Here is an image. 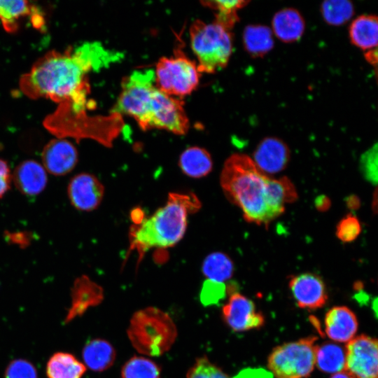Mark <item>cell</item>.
<instances>
[{"label":"cell","instance_id":"1","mask_svg":"<svg viewBox=\"0 0 378 378\" xmlns=\"http://www.w3.org/2000/svg\"><path fill=\"white\" fill-rule=\"evenodd\" d=\"M109 52L98 43L76 48L51 50L38 59L20 79L21 91L31 99L44 97L75 113L92 108L88 74L111 62Z\"/></svg>","mask_w":378,"mask_h":378},{"label":"cell","instance_id":"2","mask_svg":"<svg viewBox=\"0 0 378 378\" xmlns=\"http://www.w3.org/2000/svg\"><path fill=\"white\" fill-rule=\"evenodd\" d=\"M220 186L227 198L241 210L246 220L265 226L284 212L286 203L298 198L288 178H270L251 158L241 153L233 154L225 161Z\"/></svg>","mask_w":378,"mask_h":378},{"label":"cell","instance_id":"3","mask_svg":"<svg viewBox=\"0 0 378 378\" xmlns=\"http://www.w3.org/2000/svg\"><path fill=\"white\" fill-rule=\"evenodd\" d=\"M200 207V202L193 193H170L164 206L132 227L130 248L136 250L141 258L152 248L174 246L185 234L188 215Z\"/></svg>","mask_w":378,"mask_h":378},{"label":"cell","instance_id":"4","mask_svg":"<svg viewBox=\"0 0 378 378\" xmlns=\"http://www.w3.org/2000/svg\"><path fill=\"white\" fill-rule=\"evenodd\" d=\"M45 127L57 138L71 137L79 141L92 139L110 146L119 134L122 122L120 115L90 116L86 112L74 113L58 105L57 108L43 121Z\"/></svg>","mask_w":378,"mask_h":378},{"label":"cell","instance_id":"5","mask_svg":"<svg viewBox=\"0 0 378 378\" xmlns=\"http://www.w3.org/2000/svg\"><path fill=\"white\" fill-rule=\"evenodd\" d=\"M127 334L139 353L160 356L172 346L177 337V329L167 313L149 307L132 315Z\"/></svg>","mask_w":378,"mask_h":378},{"label":"cell","instance_id":"6","mask_svg":"<svg viewBox=\"0 0 378 378\" xmlns=\"http://www.w3.org/2000/svg\"><path fill=\"white\" fill-rule=\"evenodd\" d=\"M190 38L200 73H215L227 66L232 52L230 31L214 22L196 20L190 27Z\"/></svg>","mask_w":378,"mask_h":378},{"label":"cell","instance_id":"7","mask_svg":"<svg viewBox=\"0 0 378 378\" xmlns=\"http://www.w3.org/2000/svg\"><path fill=\"white\" fill-rule=\"evenodd\" d=\"M155 88L153 69L133 71L122 79V90L111 113L130 115L143 130H148L151 101Z\"/></svg>","mask_w":378,"mask_h":378},{"label":"cell","instance_id":"8","mask_svg":"<svg viewBox=\"0 0 378 378\" xmlns=\"http://www.w3.org/2000/svg\"><path fill=\"white\" fill-rule=\"evenodd\" d=\"M317 337L309 336L274 348L267 368L275 378H307L314 369Z\"/></svg>","mask_w":378,"mask_h":378},{"label":"cell","instance_id":"9","mask_svg":"<svg viewBox=\"0 0 378 378\" xmlns=\"http://www.w3.org/2000/svg\"><path fill=\"white\" fill-rule=\"evenodd\" d=\"M154 72L156 88L168 95L180 98L196 89L201 74L195 62L181 50H176L173 57H161Z\"/></svg>","mask_w":378,"mask_h":378},{"label":"cell","instance_id":"10","mask_svg":"<svg viewBox=\"0 0 378 378\" xmlns=\"http://www.w3.org/2000/svg\"><path fill=\"white\" fill-rule=\"evenodd\" d=\"M153 128L163 129L179 135L185 134L189 129L183 101L157 88L152 97L148 123V130Z\"/></svg>","mask_w":378,"mask_h":378},{"label":"cell","instance_id":"11","mask_svg":"<svg viewBox=\"0 0 378 378\" xmlns=\"http://www.w3.org/2000/svg\"><path fill=\"white\" fill-rule=\"evenodd\" d=\"M344 370L352 378H378V344L366 335L354 337L344 348Z\"/></svg>","mask_w":378,"mask_h":378},{"label":"cell","instance_id":"12","mask_svg":"<svg viewBox=\"0 0 378 378\" xmlns=\"http://www.w3.org/2000/svg\"><path fill=\"white\" fill-rule=\"evenodd\" d=\"M222 317L234 331L258 329L265 323L263 314L257 311L253 302L239 293H230L222 308Z\"/></svg>","mask_w":378,"mask_h":378},{"label":"cell","instance_id":"13","mask_svg":"<svg viewBox=\"0 0 378 378\" xmlns=\"http://www.w3.org/2000/svg\"><path fill=\"white\" fill-rule=\"evenodd\" d=\"M288 286L300 308L316 310L326 304L328 297L326 284L316 274L302 273L293 276Z\"/></svg>","mask_w":378,"mask_h":378},{"label":"cell","instance_id":"14","mask_svg":"<svg viewBox=\"0 0 378 378\" xmlns=\"http://www.w3.org/2000/svg\"><path fill=\"white\" fill-rule=\"evenodd\" d=\"M104 188L93 174L80 173L74 176L67 186V196L71 204L77 210L91 211L102 201Z\"/></svg>","mask_w":378,"mask_h":378},{"label":"cell","instance_id":"15","mask_svg":"<svg viewBox=\"0 0 378 378\" xmlns=\"http://www.w3.org/2000/svg\"><path fill=\"white\" fill-rule=\"evenodd\" d=\"M78 152L72 143L62 138L50 140L43 148L42 165L51 174L64 176L78 162Z\"/></svg>","mask_w":378,"mask_h":378},{"label":"cell","instance_id":"16","mask_svg":"<svg viewBox=\"0 0 378 378\" xmlns=\"http://www.w3.org/2000/svg\"><path fill=\"white\" fill-rule=\"evenodd\" d=\"M290 151L287 145L276 137L262 139L256 147L253 161L266 175L282 171L288 164Z\"/></svg>","mask_w":378,"mask_h":378},{"label":"cell","instance_id":"17","mask_svg":"<svg viewBox=\"0 0 378 378\" xmlns=\"http://www.w3.org/2000/svg\"><path fill=\"white\" fill-rule=\"evenodd\" d=\"M71 297V304L65 318L66 322L81 316L90 307L99 304L104 299V291L88 276L82 275L74 281Z\"/></svg>","mask_w":378,"mask_h":378},{"label":"cell","instance_id":"18","mask_svg":"<svg viewBox=\"0 0 378 378\" xmlns=\"http://www.w3.org/2000/svg\"><path fill=\"white\" fill-rule=\"evenodd\" d=\"M325 332L331 340L347 343L358 330V322L355 313L346 306L330 309L324 318Z\"/></svg>","mask_w":378,"mask_h":378},{"label":"cell","instance_id":"19","mask_svg":"<svg viewBox=\"0 0 378 378\" xmlns=\"http://www.w3.org/2000/svg\"><path fill=\"white\" fill-rule=\"evenodd\" d=\"M12 180L22 195L35 197L41 194L47 186V172L39 162L27 160L15 167L12 174Z\"/></svg>","mask_w":378,"mask_h":378},{"label":"cell","instance_id":"20","mask_svg":"<svg viewBox=\"0 0 378 378\" xmlns=\"http://www.w3.org/2000/svg\"><path fill=\"white\" fill-rule=\"evenodd\" d=\"M27 16L31 17L34 27L38 26L43 22L42 15L28 1L0 0V21L7 32H16L20 22Z\"/></svg>","mask_w":378,"mask_h":378},{"label":"cell","instance_id":"21","mask_svg":"<svg viewBox=\"0 0 378 378\" xmlns=\"http://www.w3.org/2000/svg\"><path fill=\"white\" fill-rule=\"evenodd\" d=\"M305 29V22L300 13L293 8L276 12L272 21V31L280 41L293 43L299 40Z\"/></svg>","mask_w":378,"mask_h":378},{"label":"cell","instance_id":"22","mask_svg":"<svg viewBox=\"0 0 378 378\" xmlns=\"http://www.w3.org/2000/svg\"><path fill=\"white\" fill-rule=\"evenodd\" d=\"M82 356L85 367L95 372H102L113 364L116 352L110 342L95 338L85 343Z\"/></svg>","mask_w":378,"mask_h":378},{"label":"cell","instance_id":"23","mask_svg":"<svg viewBox=\"0 0 378 378\" xmlns=\"http://www.w3.org/2000/svg\"><path fill=\"white\" fill-rule=\"evenodd\" d=\"M85 372L83 363L72 354L64 351L54 353L46 367L48 378H82Z\"/></svg>","mask_w":378,"mask_h":378},{"label":"cell","instance_id":"24","mask_svg":"<svg viewBox=\"0 0 378 378\" xmlns=\"http://www.w3.org/2000/svg\"><path fill=\"white\" fill-rule=\"evenodd\" d=\"M349 37L351 43L363 50L374 49L377 45L378 20L372 15H362L351 24Z\"/></svg>","mask_w":378,"mask_h":378},{"label":"cell","instance_id":"25","mask_svg":"<svg viewBox=\"0 0 378 378\" xmlns=\"http://www.w3.org/2000/svg\"><path fill=\"white\" fill-rule=\"evenodd\" d=\"M179 167L183 174L198 178L207 175L212 169L213 162L210 154L205 149L192 146L181 155Z\"/></svg>","mask_w":378,"mask_h":378},{"label":"cell","instance_id":"26","mask_svg":"<svg viewBox=\"0 0 378 378\" xmlns=\"http://www.w3.org/2000/svg\"><path fill=\"white\" fill-rule=\"evenodd\" d=\"M245 50L254 57H262L274 46L273 33L270 28L262 24H250L243 33Z\"/></svg>","mask_w":378,"mask_h":378},{"label":"cell","instance_id":"27","mask_svg":"<svg viewBox=\"0 0 378 378\" xmlns=\"http://www.w3.org/2000/svg\"><path fill=\"white\" fill-rule=\"evenodd\" d=\"M345 364V350L334 343H324L317 345L316 364L317 368L327 373H337L343 371Z\"/></svg>","mask_w":378,"mask_h":378},{"label":"cell","instance_id":"28","mask_svg":"<svg viewBox=\"0 0 378 378\" xmlns=\"http://www.w3.org/2000/svg\"><path fill=\"white\" fill-rule=\"evenodd\" d=\"M202 269L207 279L223 283L232 277L234 265L226 254L214 252L204 259Z\"/></svg>","mask_w":378,"mask_h":378},{"label":"cell","instance_id":"29","mask_svg":"<svg viewBox=\"0 0 378 378\" xmlns=\"http://www.w3.org/2000/svg\"><path fill=\"white\" fill-rule=\"evenodd\" d=\"M248 3V1H204L201 4L216 11L214 22L230 31L238 21L237 11Z\"/></svg>","mask_w":378,"mask_h":378},{"label":"cell","instance_id":"30","mask_svg":"<svg viewBox=\"0 0 378 378\" xmlns=\"http://www.w3.org/2000/svg\"><path fill=\"white\" fill-rule=\"evenodd\" d=\"M161 369L153 360L133 356L122 366V378H160Z\"/></svg>","mask_w":378,"mask_h":378},{"label":"cell","instance_id":"31","mask_svg":"<svg viewBox=\"0 0 378 378\" xmlns=\"http://www.w3.org/2000/svg\"><path fill=\"white\" fill-rule=\"evenodd\" d=\"M323 20L329 24L338 26L348 22L354 13L352 3L347 0H328L321 6Z\"/></svg>","mask_w":378,"mask_h":378},{"label":"cell","instance_id":"32","mask_svg":"<svg viewBox=\"0 0 378 378\" xmlns=\"http://www.w3.org/2000/svg\"><path fill=\"white\" fill-rule=\"evenodd\" d=\"M228 376L206 356L198 358L188 371L186 378H227Z\"/></svg>","mask_w":378,"mask_h":378},{"label":"cell","instance_id":"33","mask_svg":"<svg viewBox=\"0 0 378 378\" xmlns=\"http://www.w3.org/2000/svg\"><path fill=\"white\" fill-rule=\"evenodd\" d=\"M361 232V225L357 217L349 214L340 220L336 227V236L343 242L354 241Z\"/></svg>","mask_w":378,"mask_h":378},{"label":"cell","instance_id":"34","mask_svg":"<svg viewBox=\"0 0 378 378\" xmlns=\"http://www.w3.org/2000/svg\"><path fill=\"white\" fill-rule=\"evenodd\" d=\"M4 378H38V373L36 367L29 360L17 358L6 366Z\"/></svg>","mask_w":378,"mask_h":378},{"label":"cell","instance_id":"35","mask_svg":"<svg viewBox=\"0 0 378 378\" xmlns=\"http://www.w3.org/2000/svg\"><path fill=\"white\" fill-rule=\"evenodd\" d=\"M227 293V287L223 282L206 279L200 292V301L204 306L218 303Z\"/></svg>","mask_w":378,"mask_h":378},{"label":"cell","instance_id":"36","mask_svg":"<svg viewBox=\"0 0 378 378\" xmlns=\"http://www.w3.org/2000/svg\"><path fill=\"white\" fill-rule=\"evenodd\" d=\"M360 167L365 179L374 185L377 183V146L365 152L360 158Z\"/></svg>","mask_w":378,"mask_h":378},{"label":"cell","instance_id":"37","mask_svg":"<svg viewBox=\"0 0 378 378\" xmlns=\"http://www.w3.org/2000/svg\"><path fill=\"white\" fill-rule=\"evenodd\" d=\"M12 181V174L8 162L0 158V200L10 189Z\"/></svg>","mask_w":378,"mask_h":378},{"label":"cell","instance_id":"38","mask_svg":"<svg viewBox=\"0 0 378 378\" xmlns=\"http://www.w3.org/2000/svg\"><path fill=\"white\" fill-rule=\"evenodd\" d=\"M232 378H273V376L270 372L263 369L248 368L240 371Z\"/></svg>","mask_w":378,"mask_h":378},{"label":"cell","instance_id":"39","mask_svg":"<svg viewBox=\"0 0 378 378\" xmlns=\"http://www.w3.org/2000/svg\"><path fill=\"white\" fill-rule=\"evenodd\" d=\"M315 206L320 211H325L330 206V200L327 196L320 195L315 200Z\"/></svg>","mask_w":378,"mask_h":378},{"label":"cell","instance_id":"40","mask_svg":"<svg viewBox=\"0 0 378 378\" xmlns=\"http://www.w3.org/2000/svg\"><path fill=\"white\" fill-rule=\"evenodd\" d=\"M346 204L351 209H356L360 205L359 198L355 195H351L346 199Z\"/></svg>","mask_w":378,"mask_h":378},{"label":"cell","instance_id":"41","mask_svg":"<svg viewBox=\"0 0 378 378\" xmlns=\"http://www.w3.org/2000/svg\"><path fill=\"white\" fill-rule=\"evenodd\" d=\"M377 49H372L370 50H368L366 53V58L367 60L370 62H371L372 64L376 63L377 62Z\"/></svg>","mask_w":378,"mask_h":378},{"label":"cell","instance_id":"42","mask_svg":"<svg viewBox=\"0 0 378 378\" xmlns=\"http://www.w3.org/2000/svg\"><path fill=\"white\" fill-rule=\"evenodd\" d=\"M330 378H352V377L347 372L343 370V371L333 374Z\"/></svg>","mask_w":378,"mask_h":378}]
</instances>
